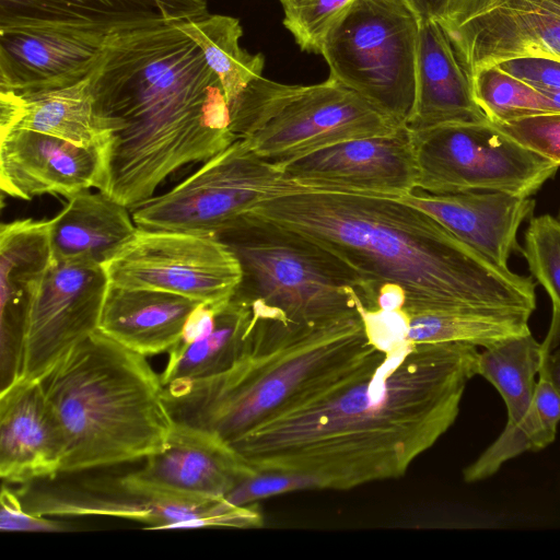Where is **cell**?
<instances>
[{
    "instance_id": "obj_37",
    "label": "cell",
    "mask_w": 560,
    "mask_h": 560,
    "mask_svg": "<svg viewBox=\"0 0 560 560\" xmlns=\"http://www.w3.org/2000/svg\"><path fill=\"white\" fill-rule=\"evenodd\" d=\"M504 72L540 92L560 91V60L546 57H520L497 63Z\"/></svg>"
},
{
    "instance_id": "obj_9",
    "label": "cell",
    "mask_w": 560,
    "mask_h": 560,
    "mask_svg": "<svg viewBox=\"0 0 560 560\" xmlns=\"http://www.w3.org/2000/svg\"><path fill=\"white\" fill-rule=\"evenodd\" d=\"M307 190L236 140L171 190L131 208L137 226L220 241L259 203Z\"/></svg>"
},
{
    "instance_id": "obj_20",
    "label": "cell",
    "mask_w": 560,
    "mask_h": 560,
    "mask_svg": "<svg viewBox=\"0 0 560 560\" xmlns=\"http://www.w3.org/2000/svg\"><path fill=\"white\" fill-rule=\"evenodd\" d=\"M65 439L42 381L0 392V476L4 483L52 480L62 471Z\"/></svg>"
},
{
    "instance_id": "obj_11",
    "label": "cell",
    "mask_w": 560,
    "mask_h": 560,
    "mask_svg": "<svg viewBox=\"0 0 560 560\" xmlns=\"http://www.w3.org/2000/svg\"><path fill=\"white\" fill-rule=\"evenodd\" d=\"M26 511L40 516H110L145 523L150 529L248 527L260 524L250 506L225 499L173 497L136 485L127 476L24 485Z\"/></svg>"
},
{
    "instance_id": "obj_40",
    "label": "cell",
    "mask_w": 560,
    "mask_h": 560,
    "mask_svg": "<svg viewBox=\"0 0 560 560\" xmlns=\"http://www.w3.org/2000/svg\"><path fill=\"white\" fill-rule=\"evenodd\" d=\"M376 302L377 308L401 311L406 302V294L398 284L386 282L380 287Z\"/></svg>"
},
{
    "instance_id": "obj_4",
    "label": "cell",
    "mask_w": 560,
    "mask_h": 560,
    "mask_svg": "<svg viewBox=\"0 0 560 560\" xmlns=\"http://www.w3.org/2000/svg\"><path fill=\"white\" fill-rule=\"evenodd\" d=\"M240 358L225 371L165 386L175 423L228 445L267 420L375 368L386 350L358 312L298 323L259 301Z\"/></svg>"
},
{
    "instance_id": "obj_5",
    "label": "cell",
    "mask_w": 560,
    "mask_h": 560,
    "mask_svg": "<svg viewBox=\"0 0 560 560\" xmlns=\"http://www.w3.org/2000/svg\"><path fill=\"white\" fill-rule=\"evenodd\" d=\"M65 439L61 474L145 459L175 425L147 357L98 330L42 380Z\"/></svg>"
},
{
    "instance_id": "obj_26",
    "label": "cell",
    "mask_w": 560,
    "mask_h": 560,
    "mask_svg": "<svg viewBox=\"0 0 560 560\" xmlns=\"http://www.w3.org/2000/svg\"><path fill=\"white\" fill-rule=\"evenodd\" d=\"M0 100V136L26 129L82 147L96 144L89 77L70 86L27 94L1 91Z\"/></svg>"
},
{
    "instance_id": "obj_42",
    "label": "cell",
    "mask_w": 560,
    "mask_h": 560,
    "mask_svg": "<svg viewBox=\"0 0 560 560\" xmlns=\"http://www.w3.org/2000/svg\"><path fill=\"white\" fill-rule=\"evenodd\" d=\"M557 218H558V219L560 220V209H559V212H558V215H557Z\"/></svg>"
},
{
    "instance_id": "obj_25",
    "label": "cell",
    "mask_w": 560,
    "mask_h": 560,
    "mask_svg": "<svg viewBox=\"0 0 560 560\" xmlns=\"http://www.w3.org/2000/svg\"><path fill=\"white\" fill-rule=\"evenodd\" d=\"M83 189L68 198L50 220L52 257L103 265L136 232L131 210L102 190Z\"/></svg>"
},
{
    "instance_id": "obj_32",
    "label": "cell",
    "mask_w": 560,
    "mask_h": 560,
    "mask_svg": "<svg viewBox=\"0 0 560 560\" xmlns=\"http://www.w3.org/2000/svg\"><path fill=\"white\" fill-rule=\"evenodd\" d=\"M521 254L532 276L560 311V220L544 214L530 218Z\"/></svg>"
},
{
    "instance_id": "obj_8",
    "label": "cell",
    "mask_w": 560,
    "mask_h": 560,
    "mask_svg": "<svg viewBox=\"0 0 560 560\" xmlns=\"http://www.w3.org/2000/svg\"><path fill=\"white\" fill-rule=\"evenodd\" d=\"M419 24L401 0H354L320 50L330 78L400 127L415 102Z\"/></svg>"
},
{
    "instance_id": "obj_6",
    "label": "cell",
    "mask_w": 560,
    "mask_h": 560,
    "mask_svg": "<svg viewBox=\"0 0 560 560\" xmlns=\"http://www.w3.org/2000/svg\"><path fill=\"white\" fill-rule=\"evenodd\" d=\"M222 243L236 256L242 280L233 296L259 301L298 323H315L368 310L377 295L347 261L316 241L270 220L249 215Z\"/></svg>"
},
{
    "instance_id": "obj_36",
    "label": "cell",
    "mask_w": 560,
    "mask_h": 560,
    "mask_svg": "<svg viewBox=\"0 0 560 560\" xmlns=\"http://www.w3.org/2000/svg\"><path fill=\"white\" fill-rule=\"evenodd\" d=\"M9 486V485H8ZM2 482L1 488V532H45L57 533L69 529L67 524L26 511L18 492Z\"/></svg>"
},
{
    "instance_id": "obj_23",
    "label": "cell",
    "mask_w": 560,
    "mask_h": 560,
    "mask_svg": "<svg viewBox=\"0 0 560 560\" xmlns=\"http://www.w3.org/2000/svg\"><path fill=\"white\" fill-rule=\"evenodd\" d=\"M489 121L474 98L472 82L439 22H420L415 102L406 128Z\"/></svg>"
},
{
    "instance_id": "obj_30",
    "label": "cell",
    "mask_w": 560,
    "mask_h": 560,
    "mask_svg": "<svg viewBox=\"0 0 560 560\" xmlns=\"http://www.w3.org/2000/svg\"><path fill=\"white\" fill-rule=\"evenodd\" d=\"M540 366V343L526 334L479 353L477 375L490 382L504 400L506 424L518 422L535 396Z\"/></svg>"
},
{
    "instance_id": "obj_27",
    "label": "cell",
    "mask_w": 560,
    "mask_h": 560,
    "mask_svg": "<svg viewBox=\"0 0 560 560\" xmlns=\"http://www.w3.org/2000/svg\"><path fill=\"white\" fill-rule=\"evenodd\" d=\"M254 319L252 303L235 296L222 303L206 337L170 350L160 374L163 385L205 378L229 369L242 354Z\"/></svg>"
},
{
    "instance_id": "obj_15",
    "label": "cell",
    "mask_w": 560,
    "mask_h": 560,
    "mask_svg": "<svg viewBox=\"0 0 560 560\" xmlns=\"http://www.w3.org/2000/svg\"><path fill=\"white\" fill-rule=\"evenodd\" d=\"M283 177L307 190L401 198L418 186L410 131L341 141L281 166Z\"/></svg>"
},
{
    "instance_id": "obj_12",
    "label": "cell",
    "mask_w": 560,
    "mask_h": 560,
    "mask_svg": "<svg viewBox=\"0 0 560 560\" xmlns=\"http://www.w3.org/2000/svg\"><path fill=\"white\" fill-rule=\"evenodd\" d=\"M102 266L113 285L165 291L207 304L230 300L242 280L236 256L221 241L140 226Z\"/></svg>"
},
{
    "instance_id": "obj_22",
    "label": "cell",
    "mask_w": 560,
    "mask_h": 560,
    "mask_svg": "<svg viewBox=\"0 0 560 560\" xmlns=\"http://www.w3.org/2000/svg\"><path fill=\"white\" fill-rule=\"evenodd\" d=\"M107 38L54 31L0 32V91L27 94L88 78Z\"/></svg>"
},
{
    "instance_id": "obj_19",
    "label": "cell",
    "mask_w": 560,
    "mask_h": 560,
    "mask_svg": "<svg viewBox=\"0 0 560 560\" xmlns=\"http://www.w3.org/2000/svg\"><path fill=\"white\" fill-rule=\"evenodd\" d=\"M100 171L96 144L82 147L26 129L0 136V188L10 197L31 200L50 194L68 199L95 188Z\"/></svg>"
},
{
    "instance_id": "obj_24",
    "label": "cell",
    "mask_w": 560,
    "mask_h": 560,
    "mask_svg": "<svg viewBox=\"0 0 560 560\" xmlns=\"http://www.w3.org/2000/svg\"><path fill=\"white\" fill-rule=\"evenodd\" d=\"M199 303L171 292L109 283L98 331L144 357L168 353Z\"/></svg>"
},
{
    "instance_id": "obj_31",
    "label": "cell",
    "mask_w": 560,
    "mask_h": 560,
    "mask_svg": "<svg viewBox=\"0 0 560 560\" xmlns=\"http://www.w3.org/2000/svg\"><path fill=\"white\" fill-rule=\"evenodd\" d=\"M474 98L490 122L552 113L547 96L497 65L476 71L471 77Z\"/></svg>"
},
{
    "instance_id": "obj_18",
    "label": "cell",
    "mask_w": 560,
    "mask_h": 560,
    "mask_svg": "<svg viewBox=\"0 0 560 560\" xmlns=\"http://www.w3.org/2000/svg\"><path fill=\"white\" fill-rule=\"evenodd\" d=\"M253 475L255 472L220 439L175 423L164 448L126 476L136 485L173 497L224 499Z\"/></svg>"
},
{
    "instance_id": "obj_28",
    "label": "cell",
    "mask_w": 560,
    "mask_h": 560,
    "mask_svg": "<svg viewBox=\"0 0 560 560\" xmlns=\"http://www.w3.org/2000/svg\"><path fill=\"white\" fill-rule=\"evenodd\" d=\"M175 24L202 50L222 84L229 106L253 81L262 77L264 56L250 54L241 46L243 28L236 18L208 13Z\"/></svg>"
},
{
    "instance_id": "obj_41",
    "label": "cell",
    "mask_w": 560,
    "mask_h": 560,
    "mask_svg": "<svg viewBox=\"0 0 560 560\" xmlns=\"http://www.w3.org/2000/svg\"><path fill=\"white\" fill-rule=\"evenodd\" d=\"M549 100L553 112L560 113V91L542 92Z\"/></svg>"
},
{
    "instance_id": "obj_38",
    "label": "cell",
    "mask_w": 560,
    "mask_h": 560,
    "mask_svg": "<svg viewBox=\"0 0 560 560\" xmlns=\"http://www.w3.org/2000/svg\"><path fill=\"white\" fill-rule=\"evenodd\" d=\"M538 375L560 396V311L553 306L548 332L540 343Z\"/></svg>"
},
{
    "instance_id": "obj_39",
    "label": "cell",
    "mask_w": 560,
    "mask_h": 560,
    "mask_svg": "<svg viewBox=\"0 0 560 560\" xmlns=\"http://www.w3.org/2000/svg\"><path fill=\"white\" fill-rule=\"evenodd\" d=\"M454 0H401L419 22H441Z\"/></svg>"
},
{
    "instance_id": "obj_13",
    "label": "cell",
    "mask_w": 560,
    "mask_h": 560,
    "mask_svg": "<svg viewBox=\"0 0 560 560\" xmlns=\"http://www.w3.org/2000/svg\"><path fill=\"white\" fill-rule=\"evenodd\" d=\"M108 284L101 264L52 259L30 307L16 382L42 381L98 330Z\"/></svg>"
},
{
    "instance_id": "obj_14",
    "label": "cell",
    "mask_w": 560,
    "mask_h": 560,
    "mask_svg": "<svg viewBox=\"0 0 560 560\" xmlns=\"http://www.w3.org/2000/svg\"><path fill=\"white\" fill-rule=\"evenodd\" d=\"M439 23L470 78L520 57L560 60V0H454Z\"/></svg>"
},
{
    "instance_id": "obj_16",
    "label": "cell",
    "mask_w": 560,
    "mask_h": 560,
    "mask_svg": "<svg viewBox=\"0 0 560 560\" xmlns=\"http://www.w3.org/2000/svg\"><path fill=\"white\" fill-rule=\"evenodd\" d=\"M208 13L207 0H0V32L54 31L107 38Z\"/></svg>"
},
{
    "instance_id": "obj_3",
    "label": "cell",
    "mask_w": 560,
    "mask_h": 560,
    "mask_svg": "<svg viewBox=\"0 0 560 560\" xmlns=\"http://www.w3.org/2000/svg\"><path fill=\"white\" fill-rule=\"evenodd\" d=\"M252 215L310 236L351 265L376 295L383 283L398 284L407 318L536 308L533 277L498 266L400 198L301 190L262 201Z\"/></svg>"
},
{
    "instance_id": "obj_2",
    "label": "cell",
    "mask_w": 560,
    "mask_h": 560,
    "mask_svg": "<svg viewBox=\"0 0 560 560\" xmlns=\"http://www.w3.org/2000/svg\"><path fill=\"white\" fill-rule=\"evenodd\" d=\"M89 80L101 159L95 188L129 209L182 166L236 141L219 78L175 22L108 36Z\"/></svg>"
},
{
    "instance_id": "obj_21",
    "label": "cell",
    "mask_w": 560,
    "mask_h": 560,
    "mask_svg": "<svg viewBox=\"0 0 560 560\" xmlns=\"http://www.w3.org/2000/svg\"><path fill=\"white\" fill-rule=\"evenodd\" d=\"M401 200L428 212L462 242L498 266L522 252L517 231L536 201L502 191L431 192L415 187Z\"/></svg>"
},
{
    "instance_id": "obj_34",
    "label": "cell",
    "mask_w": 560,
    "mask_h": 560,
    "mask_svg": "<svg viewBox=\"0 0 560 560\" xmlns=\"http://www.w3.org/2000/svg\"><path fill=\"white\" fill-rule=\"evenodd\" d=\"M490 124L523 148L560 166V113H541Z\"/></svg>"
},
{
    "instance_id": "obj_35",
    "label": "cell",
    "mask_w": 560,
    "mask_h": 560,
    "mask_svg": "<svg viewBox=\"0 0 560 560\" xmlns=\"http://www.w3.org/2000/svg\"><path fill=\"white\" fill-rule=\"evenodd\" d=\"M308 488L315 489V486L305 477L280 472H257L242 480L224 499L235 506H249L255 501L273 494Z\"/></svg>"
},
{
    "instance_id": "obj_17",
    "label": "cell",
    "mask_w": 560,
    "mask_h": 560,
    "mask_svg": "<svg viewBox=\"0 0 560 560\" xmlns=\"http://www.w3.org/2000/svg\"><path fill=\"white\" fill-rule=\"evenodd\" d=\"M52 259L50 220L1 224L0 392L19 378L30 307Z\"/></svg>"
},
{
    "instance_id": "obj_29",
    "label": "cell",
    "mask_w": 560,
    "mask_h": 560,
    "mask_svg": "<svg viewBox=\"0 0 560 560\" xmlns=\"http://www.w3.org/2000/svg\"><path fill=\"white\" fill-rule=\"evenodd\" d=\"M559 422L560 396L539 378L527 412L518 422L505 424L497 440L464 469V480L476 482L487 479L509 459L545 448L555 441Z\"/></svg>"
},
{
    "instance_id": "obj_10",
    "label": "cell",
    "mask_w": 560,
    "mask_h": 560,
    "mask_svg": "<svg viewBox=\"0 0 560 560\" xmlns=\"http://www.w3.org/2000/svg\"><path fill=\"white\" fill-rule=\"evenodd\" d=\"M409 131L419 171L417 187L431 192L489 190L530 197L560 167L490 121Z\"/></svg>"
},
{
    "instance_id": "obj_7",
    "label": "cell",
    "mask_w": 560,
    "mask_h": 560,
    "mask_svg": "<svg viewBox=\"0 0 560 560\" xmlns=\"http://www.w3.org/2000/svg\"><path fill=\"white\" fill-rule=\"evenodd\" d=\"M230 112L235 140L279 168L325 147L400 128L330 77L313 85L260 77L230 104Z\"/></svg>"
},
{
    "instance_id": "obj_1",
    "label": "cell",
    "mask_w": 560,
    "mask_h": 560,
    "mask_svg": "<svg viewBox=\"0 0 560 560\" xmlns=\"http://www.w3.org/2000/svg\"><path fill=\"white\" fill-rule=\"evenodd\" d=\"M478 347L404 341L362 376L261 423L229 446L255 474L351 489L402 476L453 425Z\"/></svg>"
},
{
    "instance_id": "obj_33",
    "label": "cell",
    "mask_w": 560,
    "mask_h": 560,
    "mask_svg": "<svg viewBox=\"0 0 560 560\" xmlns=\"http://www.w3.org/2000/svg\"><path fill=\"white\" fill-rule=\"evenodd\" d=\"M283 25L301 50L320 54L323 43L354 0H279Z\"/></svg>"
}]
</instances>
